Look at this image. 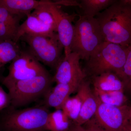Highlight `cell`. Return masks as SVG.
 Masks as SVG:
<instances>
[{
  "instance_id": "6da1fadb",
  "label": "cell",
  "mask_w": 131,
  "mask_h": 131,
  "mask_svg": "<svg viewBox=\"0 0 131 131\" xmlns=\"http://www.w3.org/2000/svg\"><path fill=\"white\" fill-rule=\"evenodd\" d=\"M105 42L131 45V4L116 1L96 15Z\"/></svg>"
},
{
  "instance_id": "7a4b0ae2",
  "label": "cell",
  "mask_w": 131,
  "mask_h": 131,
  "mask_svg": "<svg viewBox=\"0 0 131 131\" xmlns=\"http://www.w3.org/2000/svg\"><path fill=\"white\" fill-rule=\"evenodd\" d=\"M128 47L110 42H103L86 61L83 70L87 77L112 72L118 75L124 82V67Z\"/></svg>"
},
{
  "instance_id": "3957f363",
  "label": "cell",
  "mask_w": 131,
  "mask_h": 131,
  "mask_svg": "<svg viewBox=\"0 0 131 131\" xmlns=\"http://www.w3.org/2000/svg\"><path fill=\"white\" fill-rule=\"evenodd\" d=\"M105 39L95 18L79 15L74 25L71 52L77 53L81 59L86 61Z\"/></svg>"
},
{
  "instance_id": "277c9868",
  "label": "cell",
  "mask_w": 131,
  "mask_h": 131,
  "mask_svg": "<svg viewBox=\"0 0 131 131\" xmlns=\"http://www.w3.org/2000/svg\"><path fill=\"white\" fill-rule=\"evenodd\" d=\"M11 107L1 119L4 131H47L49 108L42 105L16 110Z\"/></svg>"
},
{
  "instance_id": "5b68a950",
  "label": "cell",
  "mask_w": 131,
  "mask_h": 131,
  "mask_svg": "<svg viewBox=\"0 0 131 131\" xmlns=\"http://www.w3.org/2000/svg\"><path fill=\"white\" fill-rule=\"evenodd\" d=\"M54 82L49 73L9 85L6 88L11 99L10 106L16 108L43 98Z\"/></svg>"
},
{
  "instance_id": "8992f818",
  "label": "cell",
  "mask_w": 131,
  "mask_h": 131,
  "mask_svg": "<svg viewBox=\"0 0 131 131\" xmlns=\"http://www.w3.org/2000/svg\"><path fill=\"white\" fill-rule=\"evenodd\" d=\"M20 40L28 45L29 51L38 61L52 69L56 70L63 56V47L57 32L50 35L24 34Z\"/></svg>"
},
{
  "instance_id": "52a82bcc",
  "label": "cell",
  "mask_w": 131,
  "mask_h": 131,
  "mask_svg": "<svg viewBox=\"0 0 131 131\" xmlns=\"http://www.w3.org/2000/svg\"><path fill=\"white\" fill-rule=\"evenodd\" d=\"M8 70L7 75L0 79L6 87L16 82L49 73L28 50H21L19 56L10 63Z\"/></svg>"
},
{
  "instance_id": "ba28073f",
  "label": "cell",
  "mask_w": 131,
  "mask_h": 131,
  "mask_svg": "<svg viewBox=\"0 0 131 131\" xmlns=\"http://www.w3.org/2000/svg\"><path fill=\"white\" fill-rule=\"evenodd\" d=\"M129 109L126 105H110L99 100L94 118L105 131H122L129 123Z\"/></svg>"
},
{
  "instance_id": "9c48e42d",
  "label": "cell",
  "mask_w": 131,
  "mask_h": 131,
  "mask_svg": "<svg viewBox=\"0 0 131 131\" xmlns=\"http://www.w3.org/2000/svg\"><path fill=\"white\" fill-rule=\"evenodd\" d=\"M80 56L75 52H71L67 56L64 55L52 77L54 82L69 84L77 90L87 77L80 65Z\"/></svg>"
},
{
  "instance_id": "30bf717a",
  "label": "cell",
  "mask_w": 131,
  "mask_h": 131,
  "mask_svg": "<svg viewBox=\"0 0 131 131\" xmlns=\"http://www.w3.org/2000/svg\"><path fill=\"white\" fill-rule=\"evenodd\" d=\"M48 8L55 20L57 33L63 47L64 55L67 56L71 52V47L74 32V25L72 22L77 15L75 13L69 15L65 13L55 2H51L48 5Z\"/></svg>"
},
{
  "instance_id": "8fae6325",
  "label": "cell",
  "mask_w": 131,
  "mask_h": 131,
  "mask_svg": "<svg viewBox=\"0 0 131 131\" xmlns=\"http://www.w3.org/2000/svg\"><path fill=\"white\" fill-rule=\"evenodd\" d=\"M77 92L81 101L82 106L79 117L74 123L82 126L94 116L99 100L91 89L90 81L86 79L80 84Z\"/></svg>"
},
{
  "instance_id": "7c38bea8",
  "label": "cell",
  "mask_w": 131,
  "mask_h": 131,
  "mask_svg": "<svg viewBox=\"0 0 131 131\" xmlns=\"http://www.w3.org/2000/svg\"><path fill=\"white\" fill-rule=\"evenodd\" d=\"M76 91L77 90L69 84L56 83V86L49 89L44 96L43 105L49 108L61 109L70 95Z\"/></svg>"
},
{
  "instance_id": "4fadbf2b",
  "label": "cell",
  "mask_w": 131,
  "mask_h": 131,
  "mask_svg": "<svg viewBox=\"0 0 131 131\" xmlns=\"http://www.w3.org/2000/svg\"><path fill=\"white\" fill-rule=\"evenodd\" d=\"M23 17L12 14L0 6V42L7 40L14 42Z\"/></svg>"
},
{
  "instance_id": "5bb4252c",
  "label": "cell",
  "mask_w": 131,
  "mask_h": 131,
  "mask_svg": "<svg viewBox=\"0 0 131 131\" xmlns=\"http://www.w3.org/2000/svg\"><path fill=\"white\" fill-rule=\"evenodd\" d=\"M56 32L51 27L43 24L31 13L26 19L20 25L14 42H19L20 38L24 34L50 35Z\"/></svg>"
},
{
  "instance_id": "9a60e30c",
  "label": "cell",
  "mask_w": 131,
  "mask_h": 131,
  "mask_svg": "<svg viewBox=\"0 0 131 131\" xmlns=\"http://www.w3.org/2000/svg\"><path fill=\"white\" fill-rule=\"evenodd\" d=\"M47 1L0 0V6L12 14L24 17L30 14L32 10L45 5Z\"/></svg>"
},
{
  "instance_id": "2e32d148",
  "label": "cell",
  "mask_w": 131,
  "mask_h": 131,
  "mask_svg": "<svg viewBox=\"0 0 131 131\" xmlns=\"http://www.w3.org/2000/svg\"><path fill=\"white\" fill-rule=\"evenodd\" d=\"M94 89L104 91L124 90L125 83L116 74L108 72L90 78Z\"/></svg>"
},
{
  "instance_id": "e0dca14e",
  "label": "cell",
  "mask_w": 131,
  "mask_h": 131,
  "mask_svg": "<svg viewBox=\"0 0 131 131\" xmlns=\"http://www.w3.org/2000/svg\"><path fill=\"white\" fill-rule=\"evenodd\" d=\"M73 122L62 109L50 112L46 123L47 131H69Z\"/></svg>"
},
{
  "instance_id": "ac0fdd59",
  "label": "cell",
  "mask_w": 131,
  "mask_h": 131,
  "mask_svg": "<svg viewBox=\"0 0 131 131\" xmlns=\"http://www.w3.org/2000/svg\"><path fill=\"white\" fill-rule=\"evenodd\" d=\"M22 49L18 42L7 40L0 42V70L11 63L19 56Z\"/></svg>"
},
{
  "instance_id": "d6986e66",
  "label": "cell",
  "mask_w": 131,
  "mask_h": 131,
  "mask_svg": "<svg viewBox=\"0 0 131 131\" xmlns=\"http://www.w3.org/2000/svg\"><path fill=\"white\" fill-rule=\"evenodd\" d=\"M114 0H82L80 2L82 15L95 18L96 15L112 5Z\"/></svg>"
},
{
  "instance_id": "ffe728a7",
  "label": "cell",
  "mask_w": 131,
  "mask_h": 131,
  "mask_svg": "<svg viewBox=\"0 0 131 131\" xmlns=\"http://www.w3.org/2000/svg\"><path fill=\"white\" fill-rule=\"evenodd\" d=\"M94 93L101 102L110 105H125L126 98L124 90L104 91L93 89Z\"/></svg>"
},
{
  "instance_id": "44dd1931",
  "label": "cell",
  "mask_w": 131,
  "mask_h": 131,
  "mask_svg": "<svg viewBox=\"0 0 131 131\" xmlns=\"http://www.w3.org/2000/svg\"><path fill=\"white\" fill-rule=\"evenodd\" d=\"M81 106V99L77 94L75 96H70L67 99L61 109L68 118L74 123L79 117Z\"/></svg>"
},
{
  "instance_id": "7402d4cb",
  "label": "cell",
  "mask_w": 131,
  "mask_h": 131,
  "mask_svg": "<svg viewBox=\"0 0 131 131\" xmlns=\"http://www.w3.org/2000/svg\"><path fill=\"white\" fill-rule=\"evenodd\" d=\"M51 2L47 1L45 4L37 8L31 14L36 16L42 23L50 27L57 32L56 25L55 20L48 8V5Z\"/></svg>"
},
{
  "instance_id": "603a6c76",
  "label": "cell",
  "mask_w": 131,
  "mask_h": 131,
  "mask_svg": "<svg viewBox=\"0 0 131 131\" xmlns=\"http://www.w3.org/2000/svg\"><path fill=\"white\" fill-rule=\"evenodd\" d=\"M124 82L131 91V45L128 47V52L125 63L124 67Z\"/></svg>"
},
{
  "instance_id": "cb8c5ba5",
  "label": "cell",
  "mask_w": 131,
  "mask_h": 131,
  "mask_svg": "<svg viewBox=\"0 0 131 131\" xmlns=\"http://www.w3.org/2000/svg\"><path fill=\"white\" fill-rule=\"evenodd\" d=\"M10 105L11 99L9 94L0 86V111L6 109Z\"/></svg>"
},
{
  "instance_id": "d4e9b609",
  "label": "cell",
  "mask_w": 131,
  "mask_h": 131,
  "mask_svg": "<svg viewBox=\"0 0 131 131\" xmlns=\"http://www.w3.org/2000/svg\"><path fill=\"white\" fill-rule=\"evenodd\" d=\"M82 126L84 131H105L97 124L94 117Z\"/></svg>"
},
{
  "instance_id": "484cf974",
  "label": "cell",
  "mask_w": 131,
  "mask_h": 131,
  "mask_svg": "<svg viewBox=\"0 0 131 131\" xmlns=\"http://www.w3.org/2000/svg\"><path fill=\"white\" fill-rule=\"evenodd\" d=\"M69 131H84V130L82 126L79 125L73 122Z\"/></svg>"
},
{
  "instance_id": "4316f807",
  "label": "cell",
  "mask_w": 131,
  "mask_h": 131,
  "mask_svg": "<svg viewBox=\"0 0 131 131\" xmlns=\"http://www.w3.org/2000/svg\"><path fill=\"white\" fill-rule=\"evenodd\" d=\"M129 124L131 126V107H130V109H129Z\"/></svg>"
},
{
  "instance_id": "83f0119b",
  "label": "cell",
  "mask_w": 131,
  "mask_h": 131,
  "mask_svg": "<svg viewBox=\"0 0 131 131\" xmlns=\"http://www.w3.org/2000/svg\"><path fill=\"white\" fill-rule=\"evenodd\" d=\"M126 127L127 129H129V130L131 131V126L129 124V123L128 124V125H127Z\"/></svg>"
},
{
  "instance_id": "f1b7e54d",
  "label": "cell",
  "mask_w": 131,
  "mask_h": 131,
  "mask_svg": "<svg viewBox=\"0 0 131 131\" xmlns=\"http://www.w3.org/2000/svg\"><path fill=\"white\" fill-rule=\"evenodd\" d=\"M124 1L125 2L131 4V0H126V1Z\"/></svg>"
},
{
  "instance_id": "f546056e",
  "label": "cell",
  "mask_w": 131,
  "mask_h": 131,
  "mask_svg": "<svg viewBox=\"0 0 131 131\" xmlns=\"http://www.w3.org/2000/svg\"><path fill=\"white\" fill-rule=\"evenodd\" d=\"M122 131H130L129 130V129H127V128L126 126V127H125V129H124V130H123Z\"/></svg>"
}]
</instances>
